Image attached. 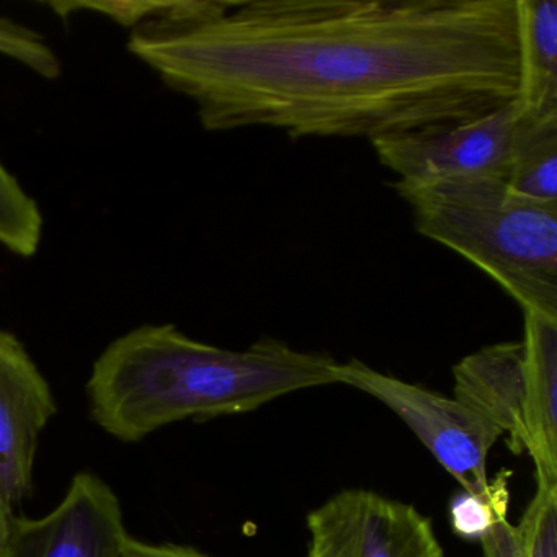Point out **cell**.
<instances>
[{
	"label": "cell",
	"mask_w": 557,
	"mask_h": 557,
	"mask_svg": "<svg viewBox=\"0 0 557 557\" xmlns=\"http://www.w3.org/2000/svg\"><path fill=\"white\" fill-rule=\"evenodd\" d=\"M455 399L507 436L515 455L528 453L523 344L500 342L453 367Z\"/></svg>",
	"instance_id": "obj_9"
},
{
	"label": "cell",
	"mask_w": 557,
	"mask_h": 557,
	"mask_svg": "<svg viewBox=\"0 0 557 557\" xmlns=\"http://www.w3.org/2000/svg\"><path fill=\"white\" fill-rule=\"evenodd\" d=\"M517 120L511 102L474 119L381 136L371 145L400 181L453 175L507 181Z\"/></svg>",
	"instance_id": "obj_5"
},
{
	"label": "cell",
	"mask_w": 557,
	"mask_h": 557,
	"mask_svg": "<svg viewBox=\"0 0 557 557\" xmlns=\"http://www.w3.org/2000/svg\"><path fill=\"white\" fill-rule=\"evenodd\" d=\"M337 367L329 355L275 338L227 350L172 324H146L97 358L87 396L103 432L136 443L182 420L246 413L296 391L338 384Z\"/></svg>",
	"instance_id": "obj_2"
},
{
	"label": "cell",
	"mask_w": 557,
	"mask_h": 557,
	"mask_svg": "<svg viewBox=\"0 0 557 557\" xmlns=\"http://www.w3.org/2000/svg\"><path fill=\"white\" fill-rule=\"evenodd\" d=\"M523 312L528 455L536 482L557 484V319Z\"/></svg>",
	"instance_id": "obj_10"
},
{
	"label": "cell",
	"mask_w": 557,
	"mask_h": 557,
	"mask_svg": "<svg viewBox=\"0 0 557 557\" xmlns=\"http://www.w3.org/2000/svg\"><path fill=\"white\" fill-rule=\"evenodd\" d=\"M12 515H14V508H12L11 505L4 500L2 494H0V549H2V543H4Z\"/></svg>",
	"instance_id": "obj_19"
},
{
	"label": "cell",
	"mask_w": 557,
	"mask_h": 557,
	"mask_svg": "<svg viewBox=\"0 0 557 557\" xmlns=\"http://www.w3.org/2000/svg\"><path fill=\"white\" fill-rule=\"evenodd\" d=\"M517 528L523 557H557V484L536 482Z\"/></svg>",
	"instance_id": "obj_15"
},
{
	"label": "cell",
	"mask_w": 557,
	"mask_h": 557,
	"mask_svg": "<svg viewBox=\"0 0 557 557\" xmlns=\"http://www.w3.org/2000/svg\"><path fill=\"white\" fill-rule=\"evenodd\" d=\"M128 537L115 492L94 472H79L50 513L12 515L0 557H122Z\"/></svg>",
	"instance_id": "obj_7"
},
{
	"label": "cell",
	"mask_w": 557,
	"mask_h": 557,
	"mask_svg": "<svg viewBox=\"0 0 557 557\" xmlns=\"http://www.w3.org/2000/svg\"><path fill=\"white\" fill-rule=\"evenodd\" d=\"M510 471H502L485 494L461 495L451 502L449 520L453 531L465 540L481 541L498 518L507 517L508 478Z\"/></svg>",
	"instance_id": "obj_14"
},
{
	"label": "cell",
	"mask_w": 557,
	"mask_h": 557,
	"mask_svg": "<svg viewBox=\"0 0 557 557\" xmlns=\"http://www.w3.org/2000/svg\"><path fill=\"white\" fill-rule=\"evenodd\" d=\"M57 410L50 384L27 348L0 329V494L12 508L34 488L38 443Z\"/></svg>",
	"instance_id": "obj_8"
},
{
	"label": "cell",
	"mask_w": 557,
	"mask_h": 557,
	"mask_svg": "<svg viewBox=\"0 0 557 557\" xmlns=\"http://www.w3.org/2000/svg\"><path fill=\"white\" fill-rule=\"evenodd\" d=\"M0 54L17 61L44 79H58L63 71L60 58L44 35L8 17H0Z\"/></svg>",
	"instance_id": "obj_16"
},
{
	"label": "cell",
	"mask_w": 557,
	"mask_h": 557,
	"mask_svg": "<svg viewBox=\"0 0 557 557\" xmlns=\"http://www.w3.org/2000/svg\"><path fill=\"white\" fill-rule=\"evenodd\" d=\"M520 90L517 107L557 115V0H517Z\"/></svg>",
	"instance_id": "obj_11"
},
{
	"label": "cell",
	"mask_w": 557,
	"mask_h": 557,
	"mask_svg": "<svg viewBox=\"0 0 557 557\" xmlns=\"http://www.w3.org/2000/svg\"><path fill=\"white\" fill-rule=\"evenodd\" d=\"M337 377L338 384L363 391L389 407L465 492L488 491L487 456L502 435L487 420L455 397L397 380L360 360L338 363Z\"/></svg>",
	"instance_id": "obj_4"
},
{
	"label": "cell",
	"mask_w": 557,
	"mask_h": 557,
	"mask_svg": "<svg viewBox=\"0 0 557 557\" xmlns=\"http://www.w3.org/2000/svg\"><path fill=\"white\" fill-rule=\"evenodd\" d=\"M479 543L484 557H523L517 524H511L507 517L498 518Z\"/></svg>",
	"instance_id": "obj_17"
},
{
	"label": "cell",
	"mask_w": 557,
	"mask_h": 557,
	"mask_svg": "<svg viewBox=\"0 0 557 557\" xmlns=\"http://www.w3.org/2000/svg\"><path fill=\"white\" fill-rule=\"evenodd\" d=\"M44 237V214L37 201L0 161V246L15 256L37 253Z\"/></svg>",
	"instance_id": "obj_13"
},
{
	"label": "cell",
	"mask_w": 557,
	"mask_h": 557,
	"mask_svg": "<svg viewBox=\"0 0 557 557\" xmlns=\"http://www.w3.org/2000/svg\"><path fill=\"white\" fill-rule=\"evenodd\" d=\"M393 187L422 236L487 273L523 311L557 319V201L479 175L397 178Z\"/></svg>",
	"instance_id": "obj_3"
},
{
	"label": "cell",
	"mask_w": 557,
	"mask_h": 557,
	"mask_svg": "<svg viewBox=\"0 0 557 557\" xmlns=\"http://www.w3.org/2000/svg\"><path fill=\"white\" fill-rule=\"evenodd\" d=\"M128 50L208 132L368 138L515 102L517 0L174 2Z\"/></svg>",
	"instance_id": "obj_1"
},
{
	"label": "cell",
	"mask_w": 557,
	"mask_h": 557,
	"mask_svg": "<svg viewBox=\"0 0 557 557\" xmlns=\"http://www.w3.org/2000/svg\"><path fill=\"white\" fill-rule=\"evenodd\" d=\"M122 557H211L201 550L181 544H151L129 536L123 547Z\"/></svg>",
	"instance_id": "obj_18"
},
{
	"label": "cell",
	"mask_w": 557,
	"mask_h": 557,
	"mask_svg": "<svg viewBox=\"0 0 557 557\" xmlns=\"http://www.w3.org/2000/svg\"><path fill=\"white\" fill-rule=\"evenodd\" d=\"M308 557H325L324 554L319 553L315 549H309Z\"/></svg>",
	"instance_id": "obj_20"
},
{
	"label": "cell",
	"mask_w": 557,
	"mask_h": 557,
	"mask_svg": "<svg viewBox=\"0 0 557 557\" xmlns=\"http://www.w3.org/2000/svg\"><path fill=\"white\" fill-rule=\"evenodd\" d=\"M311 549L325 557H445L432 521L412 505L344 491L308 517Z\"/></svg>",
	"instance_id": "obj_6"
},
{
	"label": "cell",
	"mask_w": 557,
	"mask_h": 557,
	"mask_svg": "<svg viewBox=\"0 0 557 557\" xmlns=\"http://www.w3.org/2000/svg\"><path fill=\"white\" fill-rule=\"evenodd\" d=\"M517 112L510 171L505 182L523 197L556 203L557 115H530L518 107Z\"/></svg>",
	"instance_id": "obj_12"
}]
</instances>
